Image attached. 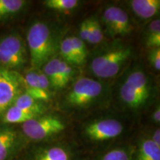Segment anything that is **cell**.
<instances>
[{"mask_svg":"<svg viewBox=\"0 0 160 160\" xmlns=\"http://www.w3.org/2000/svg\"><path fill=\"white\" fill-rule=\"evenodd\" d=\"M28 45L31 65L39 68L51 59L53 53V41L51 30L45 23L37 22L28 32Z\"/></svg>","mask_w":160,"mask_h":160,"instance_id":"1","label":"cell"},{"mask_svg":"<svg viewBox=\"0 0 160 160\" xmlns=\"http://www.w3.org/2000/svg\"><path fill=\"white\" fill-rule=\"evenodd\" d=\"M131 51L128 47L119 46L104 52L92 60L91 71L100 78L115 77L131 57Z\"/></svg>","mask_w":160,"mask_h":160,"instance_id":"2","label":"cell"},{"mask_svg":"<svg viewBox=\"0 0 160 160\" xmlns=\"http://www.w3.org/2000/svg\"><path fill=\"white\" fill-rule=\"evenodd\" d=\"M27 62V51L22 39L11 34L0 40V66L12 70L19 68Z\"/></svg>","mask_w":160,"mask_h":160,"instance_id":"3","label":"cell"},{"mask_svg":"<svg viewBox=\"0 0 160 160\" xmlns=\"http://www.w3.org/2000/svg\"><path fill=\"white\" fill-rule=\"evenodd\" d=\"M65 125L59 117L53 115H41L22 124V131L29 139L35 141L45 139L60 133Z\"/></svg>","mask_w":160,"mask_h":160,"instance_id":"4","label":"cell"},{"mask_svg":"<svg viewBox=\"0 0 160 160\" xmlns=\"http://www.w3.org/2000/svg\"><path fill=\"white\" fill-rule=\"evenodd\" d=\"M23 86V77L17 72L0 66V114L14 103Z\"/></svg>","mask_w":160,"mask_h":160,"instance_id":"5","label":"cell"},{"mask_svg":"<svg viewBox=\"0 0 160 160\" xmlns=\"http://www.w3.org/2000/svg\"><path fill=\"white\" fill-rule=\"evenodd\" d=\"M102 85L99 82L90 78H80L76 82L68 94L66 101L68 105L74 107L86 106L97 99L101 94Z\"/></svg>","mask_w":160,"mask_h":160,"instance_id":"6","label":"cell"},{"mask_svg":"<svg viewBox=\"0 0 160 160\" xmlns=\"http://www.w3.org/2000/svg\"><path fill=\"white\" fill-rule=\"evenodd\" d=\"M123 126L118 120L105 119L90 123L85 127V134L93 141H105L119 136Z\"/></svg>","mask_w":160,"mask_h":160,"instance_id":"7","label":"cell"},{"mask_svg":"<svg viewBox=\"0 0 160 160\" xmlns=\"http://www.w3.org/2000/svg\"><path fill=\"white\" fill-rule=\"evenodd\" d=\"M103 20L110 33L113 36L128 35L132 25L128 13L117 6L107 8L103 13Z\"/></svg>","mask_w":160,"mask_h":160,"instance_id":"8","label":"cell"},{"mask_svg":"<svg viewBox=\"0 0 160 160\" xmlns=\"http://www.w3.org/2000/svg\"><path fill=\"white\" fill-rule=\"evenodd\" d=\"M23 83L25 93L31 97L41 102H46L50 99V93H45L40 88L37 71L28 72L25 77H23Z\"/></svg>","mask_w":160,"mask_h":160,"instance_id":"9","label":"cell"},{"mask_svg":"<svg viewBox=\"0 0 160 160\" xmlns=\"http://www.w3.org/2000/svg\"><path fill=\"white\" fill-rule=\"evenodd\" d=\"M130 5L133 11L142 19H150L159 13V0H132Z\"/></svg>","mask_w":160,"mask_h":160,"instance_id":"10","label":"cell"},{"mask_svg":"<svg viewBox=\"0 0 160 160\" xmlns=\"http://www.w3.org/2000/svg\"><path fill=\"white\" fill-rule=\"evenodd\" d=\"M16 131L8 128H0V160H7L17 143Z\"/></svg>","mask_w":160,"mask_h":160,"instance_id":"11","label":"cell"},{"mask_svg":"<svg viewBox=\"0 0 160 160\" xmlns=\"http://www.w3.org/2000/svg\"><path fill=\"white\" fill-rule=\"evenodd\" d=\"M13 105L36 116L42 115L45 111V106L41 101L34 99L26 93L18 96Z\"/></svg>","mask_w":160,"mask_h":160,"instance_id":"12","label":"cell"},{"mask_svg":"<svg viewBox=\"0 0 160 160\" xmlns=\"http://www.w3.org/2000/svg\"><path fill=\"white\" fill-rule=\"evenodd\" d=\"M119 93L122 101L131 108H139L148 100L126 82L120 88Z\"/></svg>","mask_w":160,"mask_h":160,"instance_id":"13","label":"cell"},{"mask_svg":"<svg viewBox=\"0 0 160 160\" xmlns=\"http://www.w3.org/2000/svg\"><path fill=\"white\" fill-rule=\"evenodd\" d=\"M125 82L132 86L145 99H148L150 96V88L148 81L145 73L141 71H133L130 73Z\"/></svg>","mask_w":160,"mask_h":160,"instance_id":"14","label":"cell"},{"mask_svg":"<svg viewBox=\"0 0 160 160\" xmlns=\"http://www.w3.org/2000/svg\"><path fill=\"white\" fill-rule=\"evenodd\" d=\"M38 116L19 108L15 105H12L5 112L3 117L4 122L8 124L25 123L28 120L33 119Z\"/></svg>","mask_w":160,"mask_h":160,"instance_id":"15","label":"cell"},{"mask_svg":"<svg viewBox=\"0 0 160 160\" xmlns=\"http://www.w3.org/2000/svg\"><path fill=\"white\" fill-rule=\"evenodd\" d=\"M137 160H160V147L151 139H145L140 145Z\"/></svg>","mask_w":160,"mask_h":160,"instance_id":"16","label":"cell"},{"mask_svg":"<svg viewBox=\"0 0 160 160\" xmlns=\"http://www.w3.org/2000/svg\"><path fill=\"white\" fill-rule=\"evenodd\" d=\"M59 59L53 58L43 65L42 72L48 79L50 86L54 89H59Z\"/></svg>","mask_w":160,"mask_h":160,"instance_id":"17","label":"cell"},{"mask_svg":"<svg viewBox=\"0 0 160 160\" xmlns=\"http://www.w3.org/2000/svg\"><path fill=\"white\" fill-rule=\"evenodd\" d=\"M35 160H70V157L62 148L51 147L38 151Z\"/></svg>","mask_w":160,"mask_h":160,"instance_id":"18","label":"cell"},{"mask_svg":"<svg viewBox=\"0 0 160 160\" xmlns=\"http://www.w3.org/2000/svg\"><path fill=\"white\" fill-rule=\"evenodd\" d=\"M146 45L150 48L160 47V20L152 21L148 26L146 34Z\"/></svg>","mask_w":160,"mask_h":160,"instance_id":"19","label":"cell"},{"mask_svg":"<svg viewBox=\"0 0 160 160\" xmlns=\"http://www.w3.org/2000/svg\"><path fill=\"white\" fill-rule=\"evenodd\" d=\"M25 3L23 0H0V19L17 13Z\"/></svg>","mask_w":160,"mask_h":160,"instance_id":"20","label":"cell"},{"mask_svg":"<svg viewBox=\"0 0 160 160\" xmlns=\"http://www.w3.org/2000/svg\"><path fill=\"white\" fill-rule=\"evenodd\" d=\"M44 5L49 9L57 11H72L79 5L77 0H46Z\"/></svg>","mask_w":160,"mask_h":160,"instance_id":"21","label":"cell"},{"mask_svg":"<svg viewBox=\"0 0 160 160\" xmlns=\"http://www.w3.org/2000/svg\"><path fill=\"white\" fill-rule=\"evenodd\" d=\"M60 53L63 58V61L70 65H79L75 57L72 46L71 37H67L63 40L60 45Z\"/></svg>","mask_w":160,"mask_h":160,"instance_id":"22","label":"cell"},{"mask_svg":"<svg viewBox=\"0 0 160 160\" xmlns=\"http://www.w3.org/2000/svg\"><path fill=\"white\" fill-rule=\"evenodd\" d=\"M103 33L101 25L94 18L89 19V35L88 41L91 44H99L102 41Z\"/></svg>","mask_w":160,"mask_h":160,"instance_id":"23","label":"cell"},{"mask_svg":"<svg viewBox=\"0 0 160 160\" xmlns=\"http://www.w3.org/2000/svg\"><path fill=\"white\" fill-rule=\"evenodd\" d=\"M71 40L75 57L79 65L85 61L86 57H87L88 51L85 47V42H83L77 37H71Z\"/></svg>","mask_w":160,"mask_h":160,"instance_id":"24","label":"cell"},{"mask_svg":"<svg viewBox=\"0 0 160 160\" xmlns=\"http://www.w3.org/2000/svg\"><path fill=\"white\" fill-rule=\"evenodd\" d=\"M73 76V68L71 65L66 63L63 60H60L59 63V88H62L67 85Z\"/></svg>","mask_w":160,"mask_h":160,"instance_id":"25","label":"cell"},{"mask_svg":"<svg viewBox=\"0 0 160 160\" xmlns=\"http://www.w3.org/2000/svg\"><path fill=\"white\" fill-rule=\"evenodd\" d=\"M101 160H131L128 153L123 149H114L108 152Z\"/></svg>","mask_w":160,"mask_h":160,"instance_id":"26","label":"cell"},{"mask_svg":"<svg viewBox=\"0 0 160 160\" xmlns=\"http://www.w3.org/2000/svg\"><path fill=\"white\" fill-rule=\"evenodd\" d=\"M150 63L157 71L160 70V48H152L148 55Z\"/></svg>","mask_w":160,"mask_h":160,"instance_id":"27","label":"cell"},{"mask_svg":"<svg viewBox=\"0 0 160 160\" xmlns=\"http://www.w3.org/2000/svg\"><path fill=\"white\" fill-rule=\"evenodd\" d=\"M37 75H38V79H39V85L41 89L45 93H50V82L48 77H46L45 73H43L42 71H37Z\"/></svg>","mask_w":160,"mask_h":160,"instance_id":"28","label":"cell"},{"mask_svg":"<svg viewBox=\"0 0 160 160\" xmlns=\"http://www.w3.org/2000/svg\"><path fill=\"white\" fill-rule=\"evenodd\" d=\"M89 35V19L84 20L79 28V39L83 42L88 41Z\"/></svg>","mask_w":160,"mask_h":160,"instance_id":"29","label":"cell"},{"mask_svg":"<svg viewBox=\"0 0 160 160\" xmlns=\"http://www.w3.org/2000/svg\"><path fill=\"white\" fill-rule=\"evenodd\" d=\"M151 139L156 144V145L159 146L160 147V131H159V129H157V131L154 132V133H153V137H152V139Z\"/></svg>","mask_w":160,"mask_h":160,"instance_id":"30","label":"cell"},{"mask_svg":"<svg viewBox=\"0 0 160 160\" xmlns=\"http://www.w3.org/2000/svg\"><path fill=\"white\" fill-rule=\"evenodd\" d=\"M153 119L154 120L156 123H159L160 122V108L159 106H158L157 108L155 109L154 112L153 113Z\"/></svg>","mask_w":160,"mask_h":160,"instance_id":"31","label":"cell"}]
</instances>
